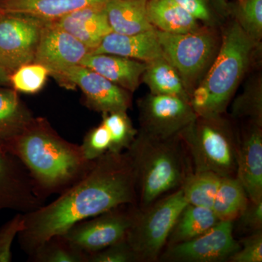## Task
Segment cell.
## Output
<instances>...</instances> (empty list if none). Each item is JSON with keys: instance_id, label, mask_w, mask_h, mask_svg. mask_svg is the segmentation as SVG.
I'll return each instance as SVG.
<instances>
[{"instance_id": "44dd1931", "label": "cell", "mask_w": 262, "mask_h": 262, "mask_svg": "<svg viewBox=\"0 0 262 262\" xmlns=\"http://www.w3.org/2000/svg\"><path fill=\"white\" fill-rule=\"evenodd\" d=\"M147 13L153 27L161 32L185 34L195 32L202 27L199 20L173 0H149Z\"/></svg>"}, {"instance_id": "cb8c5ba5", "label": "cell", "mask_w": 262, "mask_h": 262, "mask_svg": "<svg viewBox=\"0 0 262 262\" xmlns=\"http://www.w3.org/2000/svg\"><path fill=\"white\" fill-rule=\"evenodd\" d=\"M219 221L211 208L187 203L174 223L166 246L190 241L204 233Z\"/></svg>"}, {"instance_id": "30bf717a", "label": "cell", "mask_w": 262, "mask_h": 262, "mask_svg": "<svg viewBox=\"0 0 262 262\" xmlns=\"http://www.w3.org/2000/svg\"><path fill=\"white\" fill-rule=\"evenodd\" d=\"M139 130L157 139L175 137L196 118L190 102L182 98L149 94L138 101Z\"/></svg>"}, {"instance_id": "1f68e13d", "label": "cell", "mask_w": 262, "mask_h": 262, "mask_svg": "<svg viewBox=\"0 0 262 262\" xmlns=\"http://www.w3.org/2000/svg\"><path fill=\"white\" fill-rule=\"evenodd\" d=\"M111 136L106 127L101 122L84 136L80 145L86 159L95 161L111 149Z\"/></svg>"}, {"instance_id": "8992f818", "label": "cell", "mask_w": 262, "mask_h": 262, "mask_svg": "<svg viewBox=\"0 0 262 262\" xmlns=\"http://www.w3.org/2000/svg\"><path fill=\"white\" fill-rule=\"evenodd\" d=\"M157 34L164 57L179 72L191 96L218 54L221 30L215 26L204 25L195 32L185 34H170L157 29Z\"/></svg>"}, {"instance_id": "3957f363", "label": "cell", "mask_w": 262, "mask_h": 262, "mask_svg": "<svg viewBox=\"0 0 262 262\" xmlns=\"http://www.w3.org/2000/svg\"><path fill=\"white\" fill-rule=\"evenodd\" d=\"M126 151L135 171L137 208L140 210L182 187L192 172L179 135L160 139L139 130Z\"/></svg>"}, {"instance_id": "5b68a950", "label": "cell", "mask_w": 262, "mask_h": 262, "mask_svg": "<svg viewBox=\"0 0 262 262\" xmlns=\"http://www.w3.org/2000/svg\"><path fill=\"white\" fill-rule=\"evenodd\" d=\"M192 172L208 171L235 177L239 130L223 115L196 116L179 134Z\"/></svg>"}, {"instance_id": "d590c367", "label": "cell", "mask_w": 262, "mask_h": 262, "mask_svg": "<svg viewBox=\"0 0 262 262\" xmlns=\"http://www.w3.org/2000/svg\"><path fill=\"white\" fill-rule=\"evenodd\" d=\"M182 9L187 12L205 25L215 26L213 13L208 6V0H173Z\"/></svg>"}, {"instance_id": "9c48e42d", "label": "cell", "mask_w": 262, "mask_h": 262, "mask_svg": "<svg viewBox=\"0 0 262 262\" xmlns=\"http://www.w3.org/2000/svg\"><path fill=\"white\" fill-rule=\"evenodd\" d=\"M48 22L27 15L0 14V64L10 75L34 62Z\"/></svg>"}, {"instance_id": "83f0119b", "label": "cell", "mask_w": 262, "mask_h": 262, "mask_svg": "<svg viewBox=\"0 0 262 262\" xmlns=\"http://www.w3.org/2000/svg\"><path fill=\"white\" fill-rule=\"evenodd\" d=\"M29 261L87 262V255L74 246L63 234H56L29 255Z\"/></svg>"}, {"instance_id": "ac0fdd59", "label": "cell", "mask_w": 262, "mask_h": 262, "mask_svg": "<svg viewBox=\"0 0 262 262\" xmlns=\"http://www.w3.org/2000/svg\"><path fill=\"white\" fill-rule=\"evenodd\" d=\"M91 53L116 55L145 63L164 56L156 28L131 35L111 32Z\"/></svg>"}, {"instance_id": "e0dca14e", "label": "cell", "mask_w": 262, "mask_h": 262, "mask_svg": "<svg viewBox=\"0 0 262 262\" xmlns=\"http://www.w3.org/2000/svg\"><path fill=\"white\" fill-rule=\"evenodd\" d=\"M80 65L97 72L133 94L140 85L146 63L116 55L90 53Z\"/></svg>"}, {"instance_id": "7a4b0ae2", "label": "cell", "mask_w": 262, "mask_h": 262, "mask_svg": "<svg viewBox=\"0 0 262 262\" xmlns=\"http://www.w3.org/2000/svg\"><path fill=\"white\" fill-rule=\"evenodd\" d=\"M4 142L24 164L36 192L44 200L70 189L96 163L84 158L80 145L58 135L44 117H34L20 134Z\"/></svg>"}, {"instance_id": "2e32d148", "label": "cell", "mask_w": 262, "mask_h": 262, "mask_svg": "<svg viewBox=\"0 0 262 262\" xmlns=\"http://www.w3.org/2000/svg\"><path fill=\"white\" fill-rule=\"evenodd\" d=\"M106 4L84 7L51 22L93 52L113 32L106 15Z\"/></svg>"}, {"instance_id": "52a82bcc", "label": "cell", "mask_w": 262, "mask_h": 262, "mask_svg": "<svg viewBox=\"0 0 262 262\" xmlns=\"http://www.w3.org/2000/svg\"><path fill=\"white\" fill-rule=\"evenodd\" d=\"M187 203L181 187L162 196L145 209L137 208L126 239L139 262L159 260L174 223Z\"/></svg>"}, {"instance_id": "9a60e30c", "label": "cell", "mask_w": 262, "mask_h": 262, "mask_svg": "<svg viewBox=\"0 0 262 262\" xmlns=\"http://www.w3.org/2000/svg\"><path fill=\"white\" fill-rule=\"evenodd\" d=\"M236 178L250 201H262V125L246 121L239 131Z\"/></svg>"}, {"instance_id": "484cf974", "label": "cell", "mask_w": 262, "mask_h": 262, "mask_svg": "<svg viewBox=\"0 0 262 262\" xmlns=\"http://www.w3.org/2000/svg\"><path fill=\"white\" fill-rule=\"evenodd\" d=\"M231 117L262 125V75L261 72L248 77L243 92L234 98Z\"/></svg>"}, {"instance_id": "e575fe53", "label": "cell", "mask_w": 262, "mask_h": 262, "mask_svg": "<svg viewBox=\"0 0 262 262\" xmlns=\"http://www.w3.org/2000/svg\"><path fill=\"white\" fill-rule=\"evenodd\" d=\"M239 243L241 247L230 256L228 261H262V230L252 232Z\"/></svg>"}, {"instance_id": "5bb4252c", "label": "cell", "mask_w": 262, "mask_h": 262, "mask_svg": "<svg viewBox=\"0 0 262 262\" xmlns=\"http://www.w3.org/2000/svg\"><path fill=\"white\" fill-rule=\"evenodd\" d=\"M91 52L78 39L49 21L43 29L34 62L46 67L56 80L66 70L80 65Z\"/></svg>"}, {"instance_id": "4316f807", "label": "cell", "mask_w": 262, "mask_h": 262, "mask_svg": "<svg viewBox=\"0 0 262 262\" xmlns=\"http://www.w3.org/2000/svg\"><path fill=\"white\" fill-rule=\"evenodd\" d=\"M222 178L212 172H192L182 187L187 203L212 209Z\"/></svg>"}, {"instance_id": "d6a6232c", "label": "cell", "mask_w": 262, "mask_h": 262, "mask_svg": "<svg viewBox=\"0 0 262 262\" xmlns=\"http://www.w3.org/2000/svg\"><path fill=\"white\" fill-rule=\"evenodd\" d=\"M87 262H139L127 239L87 255Z\"/></svg>"}, {"instance_id": "7c38bea8", "label": "cell", "mask_w": 262, "mask_h": 262, "mask_svg": "<svg viewBox=\"0 0 262 262\" xmlns=\"http://www.w3.org/2000/svg\"><path fill=\"white\" fill-rule=\"evenodd\" d=\"M56 81L67 89L78 87L84 95L85 106L97 113L127 112L132 105L130 92L83 66L71 67Z\"/></svg>"}, {"instance_id": "d4e9b609", "label": "cell", "mask_w": 262, "mask_h": 262, "mask_svg": "<svg viewBox=\"0 0 262 262\" xmlns=\"http://www.w3.org/2000/svg\"><path fill=\"white\" fill-rule=\"evenodd\" d=\"M247 194L235 177H223L217 191L212 210L220 221L237 220L247 206Z\"/></svg>"}, {"instance_id": "7402d4cb", "label": "cell", "mask_w": 262, "mask_h": 262, "mask_svg": "<svg viewBox=\"0 0 262 262\" xmlns=\"http://www.w3.org/2000/svg\"><path fill=\"white\" fill-rule=\"evenodd\" d=\"M34 115L11 87L0 86V139L8 141L23 131Z\"/></svg>"}, {"instance_id": "d6986e66", "label": "cell", "mask_w": 262, "mask_h": 262, "mask_svg": "<svg viewBox=\"0 0 262 262\" xmlns=\"http://www.w3.org/2000/svg\"><path fill=\"white\" fill-rule=\"evenodd\" d=\"M110 0H0V14L29 15L53 21L89 5L106 4Z\"/></svg>"}, {"instance_id": "277c9868", "label": "cell", "mask_w": 262, "mask_h": 262, "mask_svg": "<svg viewBox=\"0 0 262 262\" xmlns=\"http://www.w3.org/2000/svg\"><path fill=\"white\" fill-rule=\"evenodd\" d=\"M220 51L201 83L210 94L204 116L223 115L244 77L261 56V42H256L231 18L221 29Z\"/></svg>"}, {"instance_id": "4dcf8cb0", "label": "cell", "mask_w": 262, "mask_h": 262, "mask_svg": "<svg viewBox=\"0 0 262 262\" xmlns=\"http://www.w3.org/2000/svg\"><path fill=\"white\" fill-rule=\"evenodd\" d=\"M48 76L50 74L46 67L32 62L19 67L10 74V85L17 92L36 94L46 85Z\"/></svg>"}, {"instance_id": "f1b7e54d", "label": "cell", "mask_w": 262, "mask_h": 262, "mask_svg": "<svg viewBox=\"0 0 262 262\" xmlns=\"http://www.w3.org/2000/svg\"><path fill=\"white\" fill-rule=\"evenodd\" d=\"M226 9L250 37L261 42L262 0H234Z\"/></svg>"}, {"instance_id": "836d02e7", "label": "cell", "mask_w": 262, "mask_h": 262, "mask_svg": "<svg viewBox=\"0 0 262 262\" xmlns=\"http://www.w3.org/2000/svg\"><path fill=\"white\" fill-rule=\"evenodd\" d=\"M24 227V213H18L0 227V262L12 261L13 241Z\"/></svg>"}, {"instance_id": "74e56055", "label": "cell", "mask_w": 262, "mask_h": 262, "mask_svg": "<svg viewBox=\"0 0 262 262\" xmlns=\"http://www.w3.org/2000/svg\"><path fill=\"white\" fill-rule=\"evenodd\" d=\"M0 86L11 87L10 82V74L0 64Z\"/></svg>"}, {"instance_id": "ba28073f", "label": "cell", "mask_w": 262, "mask_h": 262, "mask_svg": "<svg viewBox=\"0 0 262 262\" xmlns=\"http://www.w3.org/2000/svg\"><path fill=\"white\" fill-rule=\"evenodd\" d=\"M137 206L122 205L71 227L63 235L86 255L126 239Z\"/></svg>"}, {"instance_id": "603a6c76", "label": "cell", "mask_w": 262, "mask_h": 262, "mask_svg": "<svg viewBox=\"0 0 262 262\" xmlns=\"http://www.w3.org/2000/svg\"><path fill=\"white\" fill-rule=\"evenodd\" d=\"M141 82L149 88L150 94L177 96L190 102L180 75L164 56L146 63Z\"/></svg>"}, {"instance_id": "6da1fadb", "label": "cell", "mask_w": 262, "mask_h": 262, "mask_svg": "<svg viewBox=\"0 0 262 262\" xmlns=\"http://www.w3.org/2000/svg\"><path fill=\"white\" fill-rule=\"evenodd\" d=\"M137 204L134 165L127 151H108L83 179L48 206L24 213L20 247L31 254L43 243L71 227L122 205Z\"/></svg>"}, {"instance_id": "4fadbf2b", "label": "cell", "mask_w": 262, "mask_h": 262, "mask_svg": "<svg viewBox=\"0 0 262 262\" xmlns=\"http://www.w3.org/2000/svg\"><path fill=\"white\" fill-rule=\"evenodd\" d=\"M29 172L0 139V211L27 213L44 206Z\"/></svg>"}, {"instance_id": "8d00e7d4", "label": "cell", "mask_w": 262, "mask_h": 262, "mask_svg": "<svg viewBox=\"0 0 262 262\" xmlns=\"http://www.w3.org/2000/svg\"><path fill=\"white\" fill-rule=\"evenodd\" d=\"M237 220L239 227L251 233L262 230V201L255 203L249 201Z\"/></svg>"}, {"instance_id": "8fae6325", "label": "cell", "mask_w": 262, "mask_h": 262, "mask_svg": "<svg viewBox=\"0 0 262 262\" xmlns=\"http://www.w3.org/2000/svg\"><path fill=\"white\" fill-rule=\"evenodd\" d=\"M234 222L219 221L204 233L190 241L166 246L159 260L169 262L228 261L241 245L234 237Z\"/></svg>"}, {"instance_id": "ffe728a7", "label": "cell", "mask_w": 262, "mask_h": 262, "mask_svg": "<svg viewBox=\"0 0 262 262\" xmlns=\"http://www.w3.org/2000/svg\"><path fill=\"white\" fill-rule=\"evenodd\" d=\"M149 0H110L106 11L113 32L120 34H139L155 29L147 13Z\"/></svg>"}, {"instance_id": "f546056e", "label": "cell", "mask_w": 262, "mask_h": 262, "mask_svg": "<svg viewBox=\"0 0 262 262\" xmlns=\"http://www.w3.org/2000/svg\"><path fill=\"white\" fill-rule=\"evenodd\" d=\"M103 125L111 136L110 152L119 153L126 151L136 139L139 130L133 125L127 112L102 114Z\"/></svg>"}]
</instances>
